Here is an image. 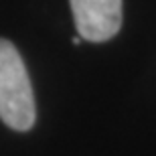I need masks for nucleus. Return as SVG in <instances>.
<instances>
[{
	"label": "nucleus",
	"instance_id": "1",
	"mask_svg": "<svg viewBox=\"0 0 156 156\" xmlns=\"http://www.w3.org/2000/svg\"><path fill=\"white\" fill-rule=\"evenodd\" d=\"M35 118V95L23 57L10 41L0 39V120L12 130L27 132Z\"/></svg>",
	"mask_w": 156,
	"mask_h": 156
},
{
	"label": "nucleus",
	"instance_id": "2",
	"mask_svg": "<svg viewBox=\"0 0 156 156\" xmlns=\"http://www.w3.org/2000/svg\"><path fill=\"white\" fill-rule=\"evenodd\" d=\"M79 37L104 43L122 27V0H69Z\"/></svg>",
	"mask_w": 156,
	"mask_h": 156
}]
</instances>
